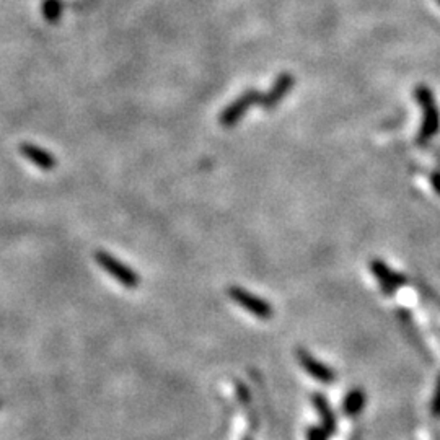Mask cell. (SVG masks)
Masks as SVG:
<instances>
[{
	"label": "cell",
	"mask_w": 440,
	"mask_h": 440,
	"mask_svg": "<svg viewBox=\"0 0 440 440\" xmlns=\"http://www.w3.org/2000/svg\"><path fill=\"white\" fill-rule=\"evenodd\" d=\"M245 440H251V439H245Z\"/></svg>",
	"instance_id": "cell-14"
},
{
	"label": "cell",
	"mask_w": 440,
	"mask_h": 440,
	"mask_svg": "<svg viewBox=\"0 0 440 440\" xmlns=\"http://www.w3.org/2000/svg\"><path fill=\"white\" fill-rule=\"evenodd\" d=\"M228 296H230V298L237 305H240L243 310L250 312L251 315L260 318V320H269V318H273L274 315L273 307H271L264 298L255 296V294L248 292V290L238 287V285H232V287L228 289Z\"/></svg>",
	"instance_id": "cell-2"
},
{
	"label": "cell",
	"mask_w": 440,
	"mask_h": 440,
	"mask_svg": "<svg viewBox=\"0 0 440 440\" xmlns=\"http://www.w3.org/2000/svg\"><path fill=\"white\" fill-rule=\"evenodd\" d=\"M430 181H432V186H434L435 193L440 194V173H434L432 178H430Z\"/></svg>",
	"instance_id": "cell-12"
},
{
	"label": "cell",
	"mask_w": 440,
	"mask_h": 440,
	"mask_svg": "<svg viewBox=\"0 0 440 440\" xmlns=\"http://www.w3.org/2000/svg\"><path fill=\"white\" fill-rule=\"evenodd\" d=\"M312 403H313V406H315L316 413L321 419V429L325 430L326 435L335 434L336 425L338 424H336L335 411L331 409L328 398L325 395H321V393H315V395L312 396Z\"/></svg>",
	"instance_id": "cell-6"
},
{
	"label": "cell",
	"mask_w": 440,
	"mask_h": 440,
	"mask_svg": "<svg viewBox=\"0 0 440 440\" xmlns=\"http://www.w3.org/2000/svg\"><path fill=\"white\" fill-rule=\"evenodd\" d=\"M95 261L101 269H105L111 278L118 280L119 284H123L126 289H137L140 284L139 274L135 273L133 268L121 263L118 258H115L113 255L106 251H96L95 253Z\"/></svg>",
	"instance_id": "cell-1"
},
{
	"label": "cell",
	"mask_w": 440,
	"mask_h": 440,
	"mask_svg": "<svg viewBox=\"0 0 440 440\" xmlns=\"http://www.w3.org/2000/svg\"><path fill=\"white\" fill-rule=\"evenodd\" d=\"M430 411H432L435 418H440V377L437 380V385H435L432 403H430Z\"/></svg>",
	"instance_id": "cell-9"
},
{
	"label": "cell",
	"mask_w": 440,
	"mask_h": 440,
	"mask_svg": "<svg viewBox=\"0 0 440 440\" xmlns=\"http://www.w3.org/2000/svg\"><path fill=\"white\" fill-rule=\"evenodd\" d=\"M308 440H326V432L320 428H310L307 434Z\"/></svg>",
	"instance_id": "cell-10"
},
{
	"label": "cell",
	"mask_w": 440,
	"mask_h": 440,
	"mask_svg": "<svg viewBox=\"0 0 440 440\" xmlns=\"http://www.w3.org/2000/svg\"><path fill=\"white\" fill-rule=\"evenodd\" d=\"M297 359L303 367V371L315 378V380L326 383V385H330V383L336 380V373L333 369H330L325 362L313 357L307 349H297Z\"/></svg>",
	"instance_id": "cell-3"
},
{
	"label": "cell",
	"mask_w": 440,
	"mask_h": 440,
	"mask_svg": "<svg viewBox=\"0 0 440 440\" xmlns=\"http://www.w3.org/2000/svg\"><path fill=\"white\" fill-rule=\"evenodd\" d=\"M0 406H2V401H0Z\"/></svg>",
	"instance_id": "cell-13"
},
{
	"label": "cell",
	"mask_w": 440,
	"mask_h": 440,
	"mask_svg": "<svg viewBox=\"0 0 440 440\" xmlns=\"http://www.w3.org/2000/svg\"><path fill=\"white\" fill-rule=\"evenodd\" d=\"M371 269L372 274L375 276V279L380 282L382 290L388 296L395 294L401 285L406 284V278L396 271H393L390 266H387L383 261L380 260H373L371 263Z\"/></svg>",
	"instance_id": "cell-4"
},
{
	"label": "cell",
	"mask_w": 440,
	"mask_h": 440,
	"mask_svg": "<svg viewBox=\"0 0 440 440\" xmlns=\"http://www.w3.org/2000/svg\"><path fill=\"white\" fill-rule=\"evenodd\" d=\"M365 401H367V395H365L362 388H354V390H350L348 395H346L343 403L344 414L349 416V418L357 416L360 411L365 408Z\"/></svg>",
	"instance_id": "cell-7"
},
{
	"label": "cell",
	"mask_w": 440,
	"mask_h": 440,
	"mask_svg": "<svg viewBox=\"0 0 440 440\" xmlns=\"http://www.w3.org/2000/svg\"><path fill=\"white\" fill-rule=\"evenodd\" d=\"M43 17L46 22L56 23L62 17V2L60 0H44L43 2Z\"/></svg>",
	"instance_id": "cell-8"
},
{
	"label": "cell",
	"mask_w": 440,
	"mask_h": 440,
	"mask_svg": "<svg viewBox=\"0 0 440 440\" xmlns=\"http://www.w3.org/2000/svg\"><path fill=\"white\" fill-rule=\"evenodd\" d=\"M20 152L26 160H30L33 165H36L44 171H51L58 167V160H56L54 155H51L48 151H44V149L41 147H36V145L33 144H26V142L22 144Z\"/></svg>",
	"instance_id": "cell-5"
},
{
	"label": "cell",
	"mask_w": 440,
	"mask_h": 440,
	"mask_svg": "<svg viewBox=\"0 0 440 440\" xmlns=\"http://www.w3.org/2000/svg\"><path fill=\"white\" fill-rule=\"evenodd\" d=\"M237 390H238V398L243 403H250V391H248V388L243 385V383H237Z\"/></svg>",
	"instance_id": "cell-11"
}]
</instances>
